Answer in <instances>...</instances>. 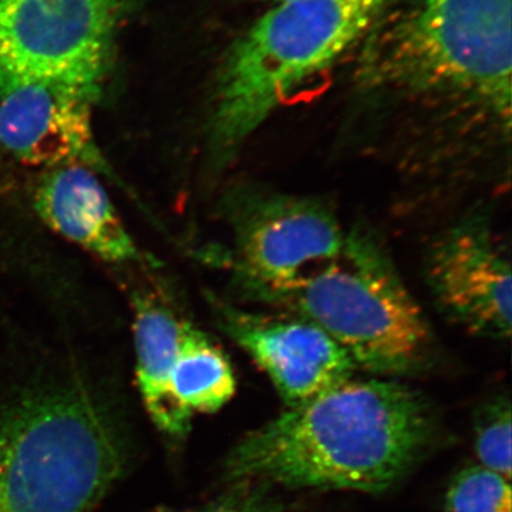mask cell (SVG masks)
Here are the masks:
<instances>
[{"label": "cell", "instance_id": "cell-1", "mask_svg": "<svg viewBox=\"0 0 512 512\" xmlns=\"http://www.w3.org/2000/svg\"><path fill=\"white\" fill-rule=\"evenodd\" d=\"M431 437L430 412L409 387L353 380L248 433L228 457L235 481L382 493L409 471Z\"/></svg>", "mask_w": 512, "mask_h": 512}, {"label": "cell", "instance_id": "cell-9", "mask_svg": "<svg viewBox=\"0 0 512 512\" xmlns=\"http://www.w3.org/2000/svg\"><path fill=\"white\" fill-rule=\"evenodd\" d=\"M426 274L434 301L457 325L510 338L511 264L490 228L474 221L448 229L430 249Z\"/></svg>", "mask_w": 512, "mask_h": 512}, {"label": "cell", "instance_id": "cell-18", "mask_svg": "<svg viewBox=\"0 0 512 512\" xmlns=\"http://www.w3.org/2000/svg\"><path fill=\"white\" fill-rule=\"evenodd\" d=\"M276 3L286 2V0H274Z\"/></svg>", "mask_w": 512, "mask_h": 512}, {"label": "cell", "instance_id": "cell-10", "mask_svg": "<svg viewBox=\"0 0 512 512\" xmlns=\"http://www.w3.org/2000/svg\"><path fill=\"white\" fill-rule=\"evenodd\" d=\"M221 329L274 383L286 406H298L352 379L356 366L323 330L296 316L241 311L215 299Z\"/></svg>", "mask_w": 512, "mask_h": 512}, {"label": "cell", "instance_id": "cell-7", "mask_svg": "<svg viewBox=\"0 0 512 512\" xmlns=\"http://www.w3.org/2000/svg\"><path fill=\"white\" fill-rule=\"evenodd\" d=\"M229 217L232 269L261 301L332 261L348 234L328 205L278 192L239 195Z\"/></svg>", "mask_w": 512, "mask_h": 512}, {"label": "cell", "instance_id": "cell-6", "mask_svg": "<svg viewBox=\"0 0 512 512\" xmlns=\"http://www.w3.org/2000/svg\"><path fill=\"white\" fill-rule=\"evenodd\" d=\"M124 0H0V82L100 92Z\"/></svg>", "mask_w": 512, "mask_h": 512}, {"label": "cell", "instance_id": "cell-2", "mask_svg": "<svg viewBox=\"0 0 512 512\" xmlns=\"http://www.w3.org/2000/svg\"><path fill=\"white\" fill-rule=\"evenodd\" d=\"M512 0L387 3L366 35L357 82L420 107L490 124L508 141Z\"/></svg>", "mask_w": 512, "mask_h": 512}, {"label": "cell", "instance_id": "cell-13", "mask_svg": "<svg viewBox=\"0 0 512 512\" xmlns=\"http://www.w3.org/2000/svg\"><path fill=\"white\" fill-rule=\"evenodd\" d=\"M234 370L220 346L188 323L171 372V392L188 413H215L234 397Z\"/></svg>", "mask_w": 512, "mask_h": 512}, {"label": "cell", "instance_id": "cell-8", "mask_svg": "<svg viewBox=\"0 0 512 512\" xmlns=\"http://www.w3.org/2000/svg\"><path fill=\"white\" fill-rule=\"evenodd\" d=\"M100 92L56 82H0V144L22 163L106 170L94 140L92 110Z\"/></svg>", "mask_w": 512, "mask_h": 512}, {"label": "cell", "instance_id": "cell-12", "mask_svg": "<svg viewBox=\"0 0 512 512\" xmlns=\"http://www.w3.org/2000/svg\"><path fill=\"white\" fill-rule=\"evenodd\" d=\"M187 325L156 299L134 298L138 389L151 421L173 439L190 431L192 419L171 392V372Z\"/></svg>", "mask_w": 512, "mask_h": 512}, {"label": "cell", "instance_id": "cell-11", "mask_svg": "<svg viewBox=\"0 0 512 512\" xmlns=\"http://www.w3.org/2000/svg\"><path fill=\"white\" fill-rule=\"evenodd\" d=\"M39 217L60 237L114 264L140 258L133 238L92 168H50L35 188Z\"/></svg>", "mask_w": 512, "mask_h": 512}, {"label": "cell", "instance_id": "cell-4", "mask_svg": "<svg viewBox=\"0 0 512 512\" xmlns=\"http://www.w3.org/2000/svg\"><path fill=\"white\" fill-rule=\"evenodd\" d=\"M389 0H286L231 47L210 119L215 163L239 147L296 92L362 42Z\"/></svg>", "mask_w": 512, "mask_h": 512}, {"label": "cell", "instance_id": "cell-16", "mask_svg": "<svg viewBox=\"0 0 512 512\" xmlns=\"http://www.w3.org/2000/svg\"><path fill=\"white\" fill-rule=\"evenodd\" d=\"M218 512H256L251 504L244 505V507H235V505H220Z\"/></svg>", "mask_w": 512, "mask_h": 512}, {"label": "cell", "instance_id": "cell-17", "mask_svg": "<svg viewBox=\"0 0 512 512\" xmlns=\"http://www.w3.org/2000/svg\"><path fill=\"white\" fill-rule=\"evenodd\" d=\"M205 512H218V507L211 508V510L205 511Z\"/></svg>", "mask_w": 512, "mask_h": 512}, {"label": "cell", "instance_id": "cell-5", "mask_svg": "<svg viewBox=\"0 0 512 512\" xmlns=\"http://www.w3.org/2000/svg\"><path fill=\"white\" fill-rule=\"evenodd\" d=\"M262 301L323 330L356 367L380 376L412 372L426 359L431 333L382 247L348 232L332 261Z\"/></svg>", "mask_w": 512, "mask_h": 512}, {"label": "cell", "instance_id": "cell-15", "mask_svg": "<svg viewBox=\"0 0 512 512\" xmlns=\"http://www.w3.org/2000/svg\"><path fill=\"white\" fill-rule=\"evenodd\" d=\"M511 406L497 400L481 412L476 424L474 448L480 466L511 480Z\"/></svg>", "mask_w": 512, "mask_h": 512}, {"label": "cell", "instance_id": "cell-14", "mask_svg": "<svg viewBox=\"0 0 512 512\" xmlns=\"http://www.w3.org/2000/svg\"><path fill=\"white\" fill-rule=\"evenodd\" d=\"M446 512H512L510 480L483 466L464 468L448 487Z\"/></svg>", "mask_w": 512, "mask_h": 512}, {"label": "cell", "instance_id": "cell-3", "mask_svg": "<svg viewBox=\"0 0 512 512\" xmlns=\"http://www.w3.org/2000/svg\"><path fill=\"white\" fill-rule=\"evenodd\" d=\"M126 460L123 424L82 382L0 399V512H89Z\"/></svg>", "mask_w": 512, "mask_h": 512}]
</instances>
